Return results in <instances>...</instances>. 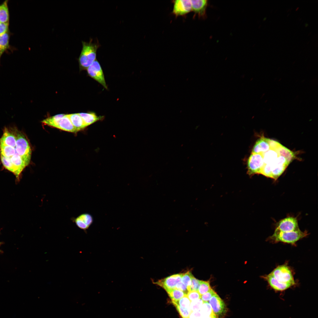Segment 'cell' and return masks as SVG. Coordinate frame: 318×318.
Instances as JSON below:
<instances>
[{
  "label": "cell",
  "mask_w": 318,
  "mask_h": 318,
  "mask_svg": "<svg viewBox=\"0 0 318 318\" xmlns=\"http://www.w3.org/2000/svg\"><path fill=\"white\" fill-rule=\"evenodd\" d=\"M0 150L3 166L18 178L26 166L17 151L14 127H5L0 138Z\"/></svg>",
  "instance_id": "1"
},
{
  "label": "cell",
  "mask_w": 318,
  "mask_h": 318,
  "mask_svg": "<svg viewBox=\"0 0 318 318\" xmlns=\"http://www.w3.org/2000/svg\"><path fill=\"white\" fill-rule=\"evenodd\" d=\"M82 42V48L78 59L81 70L87 69L96 59L97 51L100 46L98 41L93 42L92 39L88 42Z\"/></svg>",
  "instance_id": "2"
},
{
  "label": "cell",
  "mask_w": 318,
  "mask_h": 318,
  "mask_svg": "<svg viewBox=\"0 0 318 318\" xmlns=\"http://www.w3.org/2000/svg\"><path fill=\"white\" fill-rule=\"evenodd\" d=\"M308 235L307 231H302L300 229L297 231L282 232L275 230L274 234L269 238L272 242H281L294 244L299 240Z\"/></svg>",
  "instance_id": "3"
},
{
  "label": "cell",
  "mask_w": 318,
  "mask_h": 318,
  "mask_svg": "<svg viewBox=\"0 0 318 318\" xmlns=\"http://www.w3.org/2000/svg\"><path fill=\"white\" fill-rule=\"evenodd\" d=\"M270 274L280 282L290 284L293 286L295 284L292 271L286 265L278 266Z\"/></svg>",
  "instance_id": "4"
},
{
  "label": "cell",
  "mask_w": 318,
  "mask_h": 318,
  "mask_svg": "<svg viewBox=\"0 0 318 318\" xmlns=\"http://www.w3.org/2000/svg\"><path fill=\"white\" fill-rule=\"evenodd\" d=\"M264 165L262 154L252 153L247 160V173L250 176L260 174Z\"/></svg>",
  "instance_id": "5"
},
{
  "label": "cell",
  "mask_w": 318,
  "mask_h": 318,
  "mask_svg": "<svg viewBox=\"0 0 318 318\" xmlns=\"http://www.w3.org/2000/svg\"><path fill=\"white\" fill-rule=\"evenodd\" d=\"M88 75L108 89L104 75L101 66L96 59L87 69Z\"/></svg>",
  "instance_id": "6"
},
{
  "label": "cell",
  "mask_w": 318,
  "mask_h": 318,
  "mask_svg": "<svg viewBox=\"0 0 318 318\" xmlns=\"http://www.w3.org/2000/svg\"><path fill=\"white\" fill-rule=\"evenodd\" d=\"M300 229L297 217L288 216L276 223L275 230L282 232H289Z\"/></svg>",
  "instance_id": "7"
},
{
  "label": "cell",
  "mask_w": 318,
  "mask_h": 318,
  "mask_svg": "<svg viewBox=\"0 0 318 318\" xmlns=\"http://www.w3.org/2000/svg\"><path fill=\"white\" fill-rule=\"evenodd\" d=\"M290 163L283 156L279 155L271 165V178L276 180L282 174Z\"/></svg>",
  "instance_id": "8"
},
{
  "label": "cell",
  "mask_w": 318,
  "mask_h": 318,
  "mask_svg": "<svg viewBox=\"0 0 318 318\" xmlns=\"http://www.w3.org/2000/svg\"><path fill=\"white\" fill-rule=\"evenodd\" d=\"M173 3V13L176 16L184 15L192 10L191 0H176Z\"/></svg>",
  "instance_id": "9"
},
{
  "label": "cell",
  "mask_w": 318,
  "mask_h": 318,
  "mask_svg": "<svg viewBox=\"0 0 318 318\" xmlns=\"http://www.w3.org/2000/svg\"><path fill=\"white\" fill-rule=\"evenodd\" d=\"M214 313L218 316H221L226 312V305L223 301L216 293L209 301Z\"/></svg>",
  "instance_id": "10"
},
{
  "label": "cell",
  "mask_w": 318,
  "mask_h": 318,
  "mask_svg": "<svg viewBox=\"0 0 318 318\" xmlns=\"http://www.w3.org/2000/svg\"><path fill=\"white\" fill-rule=\"evenodd\" d=\"M182 274H174L159 280L155 283L163 288L166 291L175 289L177 283L181 281Z\"/></svg>",
  "instance_id": "11"
},
{
  "label": "cell",
  "mask_w": 318,
  "mask_h": 318,
  "mask_svg": "<svg viewBox=\"0 0 318 318\" xmlns=\"http://www.w3.org/2000/svg\"><path fill=\"white\" fill-rule=\"evenodd\" d=\"M73 221L80 228L86 231L92 224L94 221L92 216L88 213L80 214L77 217L73 218Z\"/></svg>",
  "instance_id": "12"
},
{
  "label": "cell",
  "mask_w": 318,
  "mask_h": 318,
  "mask_svg": "<svg viewBox=\"0 0 318 318\" xmlns=\"http://www.w3.org/2000/svg\"><path fill=\"white\" fill-rule=\"evenodd\" d=\"M192 10L200 18L204 19L206 17V9L208 1L206 0H191Z\"/></svg>",
  "instance_id": "13"
},
{
  "label": "cell",
  "mask_w": 318,
  "mask_h": 318,
  "mask_svg": "<svg viewBox=\"0 0 318 318\" xmlns=\"http://www.w3.org/2000/svg\"><path fill=\"white\" fill-rule=\"evenodd\" d=\"M270 139L261 137L256 142L252 150V153L263 155L270 149Z\"/></svg>",
  "instance_id": "14"
},
{
  "label": "cell",
  "mask_w": 318,
  "mask_h": 318,
  "mask_svg": "<svg viewBox=\"0 0 318 318\" xmlns=\"http://www.w3.org/2000/svg\"><path fill=\"white\" fill-rule=\"evenodd\" d=\"M263 278L268 282L271 287L276 291H283L293 286L290 284L280 282L270 274L263 276Z\"/></svg>",
  "instance_id": "15"
},
{
  "label": "cell",
  "mask_w": 318,
  "mask_h": 318,
  "mask_svg": "<svg viewBox=\"0 0 318 318\" xmlns=\"http://www.w3.org/2000/svg\"><path fill=\"white\" fill-rule=\"evenodd\" d=\"M78 114L82 119L86 127L98 121L102 120L104 118L103 116H98L95 112H92L80 113Z\"/></svg>",
  "instance_id": "16"
},
{
  "label": "cell",
  "mask_w": 318,
  "mask_h": 318,
  "mask_svg": "<svg viewBox=\"0 0 318 318\" xmlns=\"http://www.w3.org/2000/svg\"><path fill=\"white\" fill-rule=\"evenodd\" d=\"M56 128L68 132H77L67 115H64L60 119Z\"/></svg>",
  "instance_id": "17"
},
{
  "label": "cell",
  "mask_w": 318,
  "mask_h": 318,
  "mask_svg": "<svg viewBox=\"0 0 318 318\" xmlns=\"http://www.w3.org/2000/svg\"><path fill=\"white\" fill-rule=\"evenodd\" d=\"M67 115L77 132L86 127L78 113L70 114Z\"/></svg>",
  "instance_id": "18"
},
{
  "label": "cell",
  "mask_w": 318,
  "mask_h": 318,
  "mask_svg": "<svg viewBox=\"0 0 318 318\" xmlns=\"http://www.w3.org/2000/svg\"><path fill=\"white\" fill-rule=\"evenodd\" d=\"M263 155L264 164L271 165L273 164L280 155L278 152L277 149H270Z\"/></svg>",
  "instance_id": "19"
},
{
  "label": "cell",
  "mask_w": 318,
  "mask_h": 318,
  "mask_svg": "<svg viewBox=\"0 0 318 318\" xmlns=\"http://www.w3.org/2000/svg\"><path fill=\"white\" fill-rule=\"evenodd\" d=\"M8 0L0 4V22L8 23L9 21V12Z\"/></svg>",
  "instance_id": "20"
},
{
  "label": "cell",
  "mask_w": 318,
  "mask_h": 318,
  "mask_svg": "<svg viewBox=\"0 0 318 318\" xmlns=\"http://www.w3.org/2000/svg\"><path fill=\"white\" fill-rule=\"evenodd\" d=\"M9 31L0 35V59L3 53L9 47Z\"/></svg>",
  "instance_id": "21"
},
{
  "label": "cell",
  "mask_w": 318,
  "mask_h": 318,
  "mask_svg": "<svg viewBox=\"0 0 318 318\" xmlns=\"http://www.w3.org/2000/svg\"><path fill=\"white\" fill-rule=\"evenodd\" d=\"M277 151L280 155L285 157L289 163L295 158L294 153L282 145L278 148Z\"/></svg>",
  "instance_id": "22"
},
{
  "label": "cell",
  "mask_w": 318,
  "mask_h": 318,
  "mask_svg": "<svg viewBox=\"0 0 318 318\" xmlns=\"http://www.w3.org/2000/svg\"><path fill=\"white\" fill-rule=\"evenodd\" d=\"M64 115L63 114L55 115L44 120L42 122L45 125L56 128L59 121Z\"/></svg>",
  "instance_id": "23"
},
{
  "label": "cell",
  "mask_w": 318,
  "mask_h": 318,
  "mask_svg": "<svg viewBox=\"0 0 318 318\" xmlns=\"http://www.w3.org/2000/svg\"><path fill=\"white\" fill-rule=\"evenodd\" d=\"M172 301L177 302L186 295L183 292L176 289L166 291Z\"/></svg>",
  "instance_id": "24"
},
{
  "label": "cell",
  "mask_w": 318,
  "mask_h": 318,
  "mask_svg": "<svg viewBox=\"0 0 318 318\" xmlns=\"http://www.w3.org/2000/svg\"><path fill=\"white\" fill-rule=\"evenodd\" d=\"M173 303L176 307L180 315L182 318H188L192 311L190 308H188L183 307L179 306L177 303L174 302L172 301Z\"/></svg>",
  "instance_id": "25"
},
{
  "label": "cell",
  "mask_w": 318,
  "mask_h": 318,
  "mask_svg": "<svg viewBox=\"0 0 318 318\" xmlns=\"http://www.w3.org/2000/svg\"><path fill=\"white\" fill-rule=\"evenodd\" d=\"M211 289L208 281L200 280L198 292L202 295L206 293Z\"/></svg>",
  "instance_id": "26"
},
{
  "label": "cell",
  "mask_w": 318,
  "mask_h": 318,
  "mask_svg": "<svg viewBox=\"0 0 318 318\" xmlns=\"http://www.w3.org/2000/svg\"><path fill=\"white\" fill-rule=\"evenodd\" d=\"M202 316H207L213 312L208 302H203L200 310Z\"/></svg>",
  "instance_id": "27"
},
{
  "label": "cell",
  "mask_w": 318,
  "mask_h": 318,
  "mask_svg": "<svg viewBox=\"0 0 318 318\" xmlns=\"http://www.w3.org/2000/svg\"><path fill=\"white\" fill-rule=\"evenodd\" d=\"M193 275L189 271H188L185 274H183L181 277V281L187 287L188 292L189 291L190 287L191 284L192 277Z\"/></svg>",
  "instance_id": "28"
},
{
  "label": "cell",
  "mask_w": 318,
  "mask_h": 318,
  "mask_svg": "<svg viewBox=\"0 0 318 318\" xmlns=\"http://www.w3.org/2000/svg\"><path fill=\"white\" fill-rule=\"evenodd\" d=\"M203 302L201 298L191 302L190 308L192 312L200 310Z\"/></svg>",
  "instance_id": "29"
},
{
  "label": "cell",
  "mask_w": 318,
  "mask_h": 318,
  "mask_svg": "<svg viewBox=\"0 0 318 318\" xmlns=\"http://www.w3.org/2000/svg\"><path fill=\"white\" fill-rule=\"evenodd\" d=\"M175 302L180 307L186 308H190L191 301L188 298L186 295H185L178 301Z\"/></svg>",
  "instance_id": "30"
},
{
  "label": "cell",
  "mask_w": 318,
  "mask_h": 318,
  "mask_svg": "<svg viewBox=\"0 0 318 318\" xmlns=\"http://www.w3.org/2000/svg\"><path fill=\"white\" fill-rule=\"evenodd\" d=\"M186 295L191 302L201 299V297L198 291L194 290L188 292Z\"/></svg>",
  "instance_id": "31"
},
{
  "label": "cell",
  "mask_w": 318,
  "mask_h": 318,
  "mask_svg": "<svg viewBox=\"0 0 318 318\" xmlns=\"http://www.w3.org/2000/svg\"><path fill=\"white\" fill-rule=\"evenodd\" d=\"M216 293L211 288L208 292L201 295V299L203 302H208L212 296Z\"/></svg>",
  "instance_id": "32"
},
{
  "label": "cell",
  "mask_w": 318,
  "mask_h": 318,
  "mask_svg": "<svg viewBox=\"0 0 318 318\" xmlns=\"http://www.w3.org/2000/svg\"><path fill=\"white\" fill-rule=\"evenodd\" d=\"M200 282V280L197 279L193 276L191 278V284L190 287L189 291L193 290L198 291Z\"/></svg>",
  "instance_id": "33"
},
{
  "label": "cell",
  "mask_w": 318,
  "mask_h": 318,
  "mask_svg": "<svg viewBox=\"0 0 318 318\" xmlns=\"http://www.w3.org/2000/svg\"><path fill=\"white\" fill-rule=\"evenodd\" d=\"M175 289L183 292L186 294L188 292L187 287L181 281L178 283L176 286Z\"/></svg>",
  "instance_id": "34"
},
{
  "label": "cell",
  "mask_w": 318,
  "mask_h": 318,
  "mask_svg": "<svg viewBox=\"0 0 318 318\" xmlns=\"http://www.w3.org/2000/svg\"><path fill=\"white\" fill-rule=\"evenodd\" d=\"M9 22H0V35L9 31Z\"/></svg>",
  "instance_id": "35"
},
{
  "label": "cell",
  "mask_w": 318,
  "mask_h": 318,
  "mask_svg": "<svg viewBox=\"0 0 318 318\" xmlns=\"http://www.w3.org/2000/svg\"><path fill=\"white\" fill-rule=\"evenodd\" d=\"M202 314L200 310L192 312L188 318H201Z\"/></svg>",
  "instance_id": "36"
},
{
  "label": "cell",
  "mask_w": 318,
  "mask_h": 318,
  "mask_svg": "<svg viewBox=\"0 0 318 318\" xmlns=\"http://www.w3.org/2000/svg\"><path fill=\"white\" fill-rule=\"evenodd\" d=\"M201 318H218V317L213 312L208 316H202Z\"/></svg>",
  "instance_id": "37"
},
{
  "label": "cell",
  "mask_w": 318,
  "mask_h": 318,
  "mask_svg": "<svg viewBox=\"0 0 318 318\" xmlns=\"http://www.w3.org/2000/svg\"></svg>",
  "instance_id": "38"
}]
</instances>
